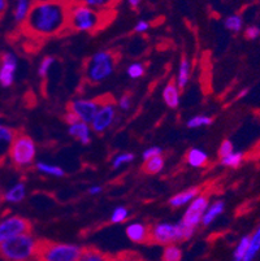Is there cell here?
<instances>
[{
    "label": "cell",
    "instance_id": "1",
    "mask_svg": "<svg viewBox=\"0 0 260 261\" xmlns=\"http://www.w3.org/2000/svg\"><path fill=\"white\" fill-rule=\"evenodd\" d=\"M69 2L65 0H39L31 4L25 18V30L34 37L57 36L68 27Z\"/></svg>",
    "mask_w": 260,
    "mask_h": 261
},
{
    "label": "cell",
    "instance_id": "2",
    "mask_svg": "<svg viewBox=\"0 0 260 261\" xmlns=\"http://www.w3.org/2000/svg\"><path fill=\"white\" fill-rule=\"evenodd\" d=\"M110 11H99L89 6L71 2L69 4L68 27L74 31L94 32L110 20Z\"/></svg>",
    "mask_w": 260,
    "mask_h": 261
},
{
    "label": "cell",
    "instance_id": "3",
    "mask_svg": "<svg viewBox=\"0 0 260 261\" xmlns=\"http://www.w3.org/2000/svg\"><path fill=\"white\" fill-rule=\"evenodd\" d=\"M39 243L30 233L16 235L0 242V257L9 261H26L37 258Z\"/></svg>",
    "mask_w": 260,
    "mask_h": 261
},
{
    "label": "cell",
    "instance_id": "4",
    "mask_svg": "<svg viewBox=\"0 0 260 261\" xmlns=\"http://www.w3.org/2000/svg\"><path fill=\"white\" fill-rule=\"evenodd\" d=\"M117 56L110 51L96 52L86 65V78L90 83H101L106 81L116 67Z\"/></svg>",
    "mask_w": 260,
    "mask_h": 261
},
{
    "label": "cell",
    "instance_id": "5",
    "mask_svg": "<svg viewBox=\"0 0 260 261\" xmlns=\"http://www.w3.org/2000/svg\"><path fill=\"white\" fill-rule=\"evenodd\" d=\"M195 230L187 229L183 226L182 222L167 223L160 222L154 225L150 229V241L157 244H169L177 243V242L189 241L190 238L194 235Z\"/></svg>",
    "mask_w": 260,
    "mask_h": 261
},
{
    "label": "cell",
    "instance_id": "6",
    "mask_svg": "<svg viewBox=\"0 0 260 261\" xmlns=\"http://www.w3.org/2000/svg\"><path fill=\"white\" fill-rule=\"evenodd\" d=\"M9 156L13 164L18 168H26L36 160L37 147L29 135L16 134L12 143L9 146Z\"/></svg>",
    "mask_w": 260,
    "mask_h": 261
},
{
    "label": "cell",
    "instance_id": "7",
    "mask_svg": "<svg viewBox=\"0 0 260 261\" xmlns=\"http://www.w3.org/2000/svg\"><path fill=\"white\" fill-rule=\"evenodd\" d=\"M81 253L82 249L73 244L39 243L37 258L45 261H78Z\"/></svg>",
    "mask_w": 260,
    "mask_h": 261
},
{
    "label": "cell",
    "instance_id": "8",
    "mask_svg": "<svg viewBox=\"0 0 260 261\" xmlns=\"http://www.w3.org/2000/svg\"><path fill=\"white\" fill-rule=\"evenodd\" d=\"M208 207V197L207 195H197L194 199L190 202L189 207H187L186 212L183 214L182 221L185 227L187 229L195 230L201 225L202 217H203V213L206 211V208Z\"/></svg>",
    "mask_w": 260,
    "mask_h": 261
},
{
    "label": "cell",
    "instance_id": "9",
    "mask_svg": "<svg viewBox=\"0 0 260 261\" xmlns=\"http://www.w3.org/2000/svg\"><path fill=\"white\" fill-rule=\"evenodd\" d=\"M31 225L29 221L20 216H11L0 221V242L16 235L30 233Z\"/></svg>",
    "mask_w": 260,
    "mask_h": 261
},
{
    "label": "cell",
    "instance_id": "10",
    "mask_svg": "<svg viewBox=\"0 0 260 261\" xmlns=\"http://www.w3.org/2000/svg\"><path fill=\"white\" fill-rule=\"evenodd\" d=\"M116 120V108L112 103H102L101 108L98 109L96 115L94 116L92 121L90 122L91 130L101 134L106 130L110 129Z\"/></svg>",
    "mask_w": 260,
    "mask_h": 261
},
{
    "label": "cell",
    "instance_id": "11",
    "mask_svg": "<svg viewBox=\"0 0 260 261\" xmlns=\"http://www.w3.org/2000/svg\"><path fill=\"white\" fill-rule=\"evenodd\" d=\"M102 102L99 100H83L76 99L69 104V111L74 112L81 121L90 123L96 115L98 109L101 108Z\"/></svg>",
    "mask_w": 260,
    "mask_h": 261
},
{
    "label": "cell",
    "instance_id": "12",
    "mask_svg": "<svg viewBox=\"0 0 260 261\" xmlns=\"http://www.w3.org/2000/svg\"><path fill=\"white\" fill-rule=\"evenodd\" d=\"M17 69V57L12 52H4L0 57V85L11 87L15 82V72Z\"/></svg>",
    "mask_w": 260,
    "mask_h": 261
},
{
    "label": "cell",
    "instance_id": "13",
    "mask_svg": "<svg viewBox=\"0 0 260 261\" xmlns=\"http://www.w3.org/2000/svg\"><path fill=\"white\" fill-rule=\"evenodd\" d=\"M126 237L133 243H146L150 241V229L141 222L130 223L126 227Z\"/></svg>",
    "mask_w": 260,
    "mask_h": 261
},
{
    "label": "cell",
    "instance_id": "14",
    "mask_svg": "<svg viewBox=\"0 0 260 261\" xmlns=\"http://www.w3.org/2000/svg\"><path fill=\"white\" fill-rule=\"evenodd\" d=\"M90 123L83 122V121H77V122L69 125V135L80 141L82 144H89L90 143V132L91 127L89 126Z\"/></svg>",
    "mask_w": 260,
    "mask_h": 261
},
{
    "label": "cell",
    "instance_id": "15",
    "mask_svg": "<svg viewBox=\"0 0 260 261\" xmlns=\"http://www.w3.org/2000/svg\"><path fill=\"white\" fill-rule=\"evenodd\" d=\"M162 99L169 108L175 109L180 104V88H178L176 81H171L162 90Z\"/></svg>",
    "mask_w": 260,
    "mask_h": 261
},
{
    "label": "cell",
    "instance_id": "16",
    "mask_svg": "<svg viewBox=\"0 0 260 261\" xmlns=\"http://www.w3.org/2000/svg\"><path fill=\"white\" fill-rule=\"evenodd\" d=\"M224 208H225V203L222 202V200H216L213 204H211V206H208L207 208H206V211H204L203 213V217H202V222L204 226H208L210 223H212L213 221L216 220V218L219 217L220 214L224 212Z\"/></svg>",
    "mask_w": 260,
    "mask_h": 261
},
{
    "label": "cell",
    "instance_id": "17",
    "mask_svg": "<svg viewBox=\"0 0 260 261\" xmlns=\"http://www.w3.org/2000/svg\"><path fill=\"white\" fill-rule=\"evenodd\" d=\"M186 161L192 168H203L208 162V155L199 148H191L186 153Z\"/></svg>",
    "mask_w": 260,
    "mask_h": 261
},
{
    "label": "cell",
    "instance_id": "18",
    "mask_svg": "<svg viewBox=\"0 0 260 261\" xmlns=\"http://www.w3.org/2000/svg\"><path fill=\"white\" fill-rule=\"evenodd\" d=\"M198 192H199L198 187H194V188H190V190L182 191V192H180V194H177V195H175L173 198H171V200H169V204H171L172 207H175V208H180V207H182V206H186V204H189V203L191 202V200L194 199L197 195H198Z\"/></svg>",
    "mask_w": 260,
    "mask_h": 261
},
{
    "label": "cell",
    "instance_id": "19",
    "mask_svg": "<svg viewBox=\"0 0 260 261\" xmlns=\"http://www.w3.org/2000/svg\"><path fill=\"white\" fill-rule=\"evenodd\" d=\"M190 79V61L183 56L181 57L180 67H178L177 78H176V83H177L180 91H182L183 88L186 87L187 82Z\"/></svg>",
    "mask_w": 260,
    "mask_h": 261
},
{
    "label": "cell",
    "instance_id": "20",
    "mask_svg": "<svg viewBox=\"0 0 260 261\" xmlns=\"http://www.w3.org/2000/svg\"><path fill=\"white\" fill-rule=\"evenodd\" d=\"M164 165H166V160H164L162 155H156L145 160L142 170L146 174H157L161 172Z\"/></svg>",
    "mask_w": 260,
    "mask_h": 261
},
{
    "label": "cell",
    "instance_id": "21",
    "mask_svg": "<svg viewBox=\"0 0 260 261\" xmlns=\"http://www.w3.org/2000/svg\"><path fill=\"white\" fill-rule=\"evenodd\" d=\"M16 137L15 130L0 123V156L9 150V146Z\"/></svg>",
    "mask_w": 260,
    "mask_h": 261
},
{
    "label": "cell",
    "instance_id": "22",
    "mask_svg": "<svg viewBox=\"0 0 260 261\" xmlns=\"http://www.w3.org/2000/svg\"><path fill=\"white\" fill-rule=\"evenodd\" d=\"M26 195V190H25V185L22 182L16 183L15 186L9 188L4 194V199L9 203H20L25 199Z\"/></svg>",
    "mask_w": 260,
    "mask_h": 261
},
{
    "label": "cell",
    "instance_id": "23",
    "mask_svg": "<svg viewBox=\"0 0 260 261\" xmlns=\"http://www.w3.org/2000/svg\"><path fill=\"white\" fill-rule=\"evenodd\" d=\"M31 0H16V6L13 9V17L17 22H24L31 8Z\"/></svg>",
    "mask_w": 260,
    "mask_h": 261
},
{
    "label": "cell",
    "instance_id": "24",
    "mask_svg": "<svg viewBox=\"0 0 260 261\" xmlns=\"http://www.w3.org/2000/svg\"><path fill=\"white\" fill-rule=\"evenodd\" d=\"M259 251H260V226L257 227L256 232L252 234V237H250L247 252H246L245 257H243V261H250L252 260V258H255V256L257 255Z\"/></svg>",
    "mask_w": 260,
    "mask_h": 261
},
{
    "label": "cell",
    "instance_id": "25",
    "mask_svg": "<svg viewBox=\"0 0 260 261\" xmlns=\"http://www.w3.org/2000/svg\"><path fill=\"white\" fill-rule=\"evenodd\" d=\"M71 2L85 4V6L99 9V11H110L117 3V0H71Z\"/></svg>",
    "mask_w": 260,
    "mask_h": 261
},
{
    "label": "cell",
    "instance_id": "26",
    "mask_svg": "<svg viewBox=\"0 0 260 261\" xmlns=\"http://www.w3.org/2000/svg\"><path fill=\"white\" fill-rule=\"evenodd\" d=\"M161 258L164 261H180L182 258V251L175 243L166 244V248L162 251Z\"/></svg>",
    "mask_w": 260,
    "mask_h": 261
},
{
    "label": "cell",
    "instance_id": "27",
    "mask_svg": "<svg viewBox=\"0 0 260 261\" xmlns=\"http://www.w3.org/2000/svg\"><path fill=\"white\" fill-rule=\"evenodd\" d=\"M37 169H38V172H41V173L48 174V176H52V177H62L65 174L62 168L57 167V165H51V164H47V162H42V161L37 162Z\"/></svg>",
    "mask_w": 260,
    "mask_h": 261
},
{
    "label": "cell",
    "instance_id": "28",
    "mask_svg": "<svg viewBox=\"0 0 260 261\" xmlns=\"http://www.w3.org/2000/svg\"><path fill=\"white\" fill-rule=\"evenodd\" d=\"M243 161V153L242 152H232L229 155L221 157V164L229 168H238Z\"/></svg>",
    "mask_w": 260,
    "mask_h": 261
},
{
    "label": "cell",
    "instance_id": "29",
    "mask_svg": "<svg viewBox=\"0 0 260 261\" xmlns=\"http://www.w3.org/2000/svg\"><path fill=\"white\" fill-rule=\"evenodd\" d=\"M213 121L212 117H210V116H195V117L190 118L189 121H187V127L189 129H198V127L201 126H208V125H211Z\"/></svg>",
    "mask_w": 260,
    "mask_h": 261
},
{
    "label": "cell",
    "instance_id": "30",
    "mask_svg": "<svg viewBox=\"0 0 260 261\" xmlns=\"http://www.w3.org/2000/svg\"><path fill=\"white\" fill-rule=\"evenodd\" d=\"M107 258H108V256H106L104 253L99 252V251L92 248L85 249V251H82V253L80 256V261H103L107 260Z\"/></svg>",
    "mask_w": 260,
    "mask_h": 261
},
{
    "label": "cell",
    "instance_id": "31",
    "mask_svg": "<svg viewBox=\"0 0 260 261\" xmlns=\"http://www.w3.org/2000/svg\"><path fill=\"white\" fill-rule=\"evenodd\" d=\"M242 26H243V21L238 15L229 16V17L225 18V27H226L228 30H231V31L233 32L241 31Z\"/></svg>",
    "mask_w": 260,
    "mask_h": 261
},
{
    "label": "cell",
    "instance_id": "32",
    "mask_svg": "<svg viewBox=\"0 0 260 261\" xmlns=\"http://www.w3.org/2000/svg\"><path fill=\"white\" fill-rule=\"evenodd\" d=\"M248 242H250V237H243L240 241L238 246L236 247L233 253V258L237 261H242L243 257H245L246 252H247L248 248Z\"/></svg>",
    "mask_w": 260,
    "mask_h": 261
},
{
    "label": "cell",
    "instance_id": "33",
    "mask_svg": "<svg viewBox=\"0 0 260 261\" xmlns=\"http://www.w3.org/2000/svg\"><path fill=\"white\" fill-rule=\"evenodd\" d=\"M133 160H134L133 153H127V152L118 153L117 156H115V157H113L112 168H113V169H120L122 165L129 164V162H132Z\"/></svg>",
    "mask_w": 260,
    "mask_h": 261
},
{
    "label": "cell",
    "instance_id": "34",
    "mask_svg": "<svg viewBox=\"0 0 260 261\" xmlns=\"http://www.w3.org/2000/svg\"><path fill=\"white\" fill-rule=\"evenodd\" d=\"M129 217V211L125 207H117L115 208V211L112 212V216H111V222L112 223H121L124 221L127 220Z\"/></svg>",
    "mask_w": 260,
    "mask_h": 261
},
{
    "label": "cell",
    "instance_id": "35",
    "mask_svg": "<svg viewBox=\"0 0 260 261\" xmlns=\"http://www.w3.org/2000/svg\"><path fill=\"white\" fill-rule=\"evenodd\" d=\"M145 65L142 62H134V64H132L127 68V76L133 79L141 78L145 74Z\"/></svg>",
    "mask_w": 260,
    "mask_h": 261
},
{
    "label": "cell",
    "instance_id": "36",
    "mask_svg": "<svg viewBox=\"0 0 260 261\" xmlns=\"http://www.w3.org/2000/svg\"><path fill=\"white\" fill-rule=\"evenodd\" d=\"M53 62H55V59H53L52 56H46L45 59L42 60L41 65H39V69H38V74L41 78H46L48 74V72H50L51 67L53 65Z\"/></svg>",
    "mask_w": 260,
    "mask_h": 261
},
{
    "label": "cell",
    "instance_id": "37",
    "mask_svg": "<svg viewBox=\"0 0 260 261\" xmlns=\"http://www.w3.org/2000/svg\"><path fill=\"white\" fill-rule=\"evenodd\" d=\"M234 151V146H233V143H232L231 141H224L222 142L221 144H220V147H219V156H220V158L221 157H224V156H226V155H229V153H232Z\"/></svg>",
    "mask_w": 260,
    "mask_h": 261
},
{
    "label": "cell",
    "instance_id": "38",
    "mask_svg": "<svg viewBox=\"0 0 260 261\" xmlns=\"http://www.w3.org/2000/svg\"><path fill=\"white\" fill-rule=\"evenodd\" d=\"M245 37L247 39H256L260 37V27L257 26H248L245 30Z\"/></svg>",
    "mask_w": 260,
    "mask_h": 261
},
{
    "label": "cell",
    "instance_id": "39",
    "mask_svg": "<svg viewBox=\"0 0 260 261\" xmlns=\"http://www.w3.org/2000/svg\"><path fill=\"white\" fill-rule=\"evenodd\" d=\"M156 155H162L161 148H160V147H151V148H148V150H146L145 152H143L142 157H143V160H147V158L152 157V156H156Z\"/></svg>",
    "mask_w": 260,
    "mask_h": 261
},
{
    "label": "cell",
    "instance_id": "40",
    "mask_svg": "<svg viewBox=\"0 0 260 261\" xmlns=\"http://www.w3.org/2000/svg\"><path fill=\"white\" fill-rule=\"evenodd\" d=\"M148 29H150V22H148V21H145V20L138 21V22L136 24V26H134V31L139 32V34L146 32Z\"/></svg>",
    "mask_w": 260,
    "mask_h": 261
},
{
    "label": "cell",
    "instance_id": "41",
    "mask_svg": "<svg viewBox=\"0 0 260 261\" xmlns=\"http://www.w3.org/2000/svg\"><path fill=\"white\" fill-rule=\"evenodd\" d=\"M132 106V99H130L129 95H124L121 99L118 100V107L122 109V111H127Z\"/></svg>",
    "mask_w": 260,
    "mask_h": 261
},
{
    "label": "cell",
    "instance_id": "42",
    "mask_svg": "<svg viewBox=\"0 0 260 261\" xmlns=\"http://www.w3.org/2000/svg\"><path fill=\"white\" fill-rule=\"evenodd\" d=\"M65 122L68 123V125H72V123L77 122V121H80V118H78V116L74 113V112L72 111H68V113L65 115Z\"/></svg>",
    "mask_w": 260,
    "mask_h": 261
},
{
    "label": "cell",
    "instance_id": "43",
    "mask_svg": "<svg viewBox=\"0 0 260 261\" xmlns=\"http://www.w3.org/2000/svg\"><path fill=\"white\" fill-rule=\"evenodd\" d=\"M102 192L101 186H92V187L89 188V194L90 195H98Z\"/></svg>",
    "mask_w": 260,
    "mask_h": 261
},
{
    "label": "cell",
    "instance_id": "44",
    "mask_svg": "<svg viewBox=\"0 0 260 261\" xmlns=\"http://www.w3.org/2000/svg\"><path fill=\"white\" fill-rule=\"evenodd\" d=\"M141 2H142V0H127V3H129V6L132 7V8H134V9H136L137 7H138L139 4H141Z\"/></svg>",
    "mask_w": 260,
    "mask_h": 261
},
{
    "label": "cell",
    "instance_id": "45",
    "mask_svg": "<svg viewBox=\"0 0 260 261\" xmlns=\"http://www.w3.org/2000/svg\"><path fill=\"white\" fill-rule=\"evenodd\" d=\"M7 9V0H0V15H3Z\"/></svg>",
    "mask_w": 260,
    "mask_h": 261
},
{
    "label": "cell",
    "instance_id": "46",
    "mask_svg": "<svg viewBox=\"0 0 260 261\" xmlns=\"http://www.w3.org/2000/svg\"><path fill=\"white\" fill-rule=\"evenodd\" d=\"M247 94H248V88L247 87L243 88V90H241L240 91V94L237 95V99H242V97H245Z\"/></svg>",
    "mask_w": 260,
    "mask_h": 261
}]
</instances>
